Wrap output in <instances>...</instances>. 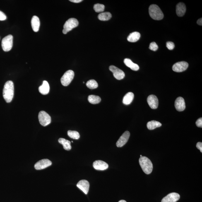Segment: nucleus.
I'll return each mask as SVG.
<instances>
[{
    "label": "nucleus",
    "mask_w": 202,
    "mask_h": 202,
    "mask_svg": "<svg viewBox=\"0 0 202 202\" xmlns=\"http://www.w3.org/2000/svg\"><path fill=\"white\" fill-rule=\"evenodd\" d=\"M109 68L110 71L113 73L114 77L116 79L121 80L124 78L125 73L122 70L113 65H111L109 67Z\"/></svg>",
    "instance_id": "6e6552de"
},
{
    "label": "nucleus",
    "mask_w": 202,
    "mask_h": 202,
    "mask_svg": "<svg viewBox=\"0 0 202 202\" xmlns=\"http://www.w3.org/2000/svg\"><path fill=\"white\" fill-rule=\"evenodd\" d=\"M147 102L149 105L152 109H156L158 107V100L155 95H151L149 96L147 99Z\"/></svg>",
    "instance_id": "ddd939ff"
},
{
    "label": "nucleus",
    "mask_w": 202,
    "mask_h": 202,
    "mask_svg": "<svg viewBox=\"0 0 202 202\" xmlns=\"http://www.w3.org/2000/svg\"><path fill=\"white\" fill-rule=\"evenodd\" d=\"M52 164L51 161L47 159H43L39 161L35 165V168L37 170H40L49 167Z\"/></svg>",
    "instance_id": "9d476101"
},
{
    "label": "nucleus",
    "mask_w": 202,
    "mask_h": 202,
    "mask_svg": "<svg viewBox=\"0 0 202 202\" xmlns=\"http://www.w3.org/2000/svg\"><path fill=\"white\" fill-rule=\"evenodd\" d=\"M3 95V98L7 103L11 102L14 95V85L13 81L9 80L5 84Z\"/></svg>",
    "instance_id": "f257e3e1"
},
{
    "label": "nucleus",
    "mask_w": 202,
    "mask_h": 202,
    "mask_svg": "<svg viewBox=\"0 0 202 202\" xmlns=\"http://www.w3.org/2000/svg\"><path fill=\"white\" fill-rule=\"evenodd\" d=\"M68 136L73 139L77 140L80 138V135L78 132L69 130L68 132Z\"/></svg>",
    "instance_id": "cd10ccee"
},
{
    "label": "nucleus",
    "mask_w": 202,
    "mask_h": 202,
    "mask_svg": "<svg viewBox=\"0 0 202 202\" xmlns=\"http://www.w3.org/2000/svg\"><path fill=\"white\" fill-rule=\"evenodd\" d=\"M76 186L85 194H87L90 188V184L88 181L85 180H82L79 181Z\"/></svg>",
    "instance_id": "4468645a"
},
{
    "label": "nucleus",
    "mask_w": 202,
    "mask_h": 202,
    "mask_svg": "<svg viewBox=\"0 0 202 202\" xmlns=\"http://www.w3.org/2000/svg\"><path fill=\"white\" fill-rule=\"evenodd\" d=\"M140 37V34L139 32H135L130 34L127 37L128 41L135 42L139 40Z\"/></svg>",
    "instance_id": "4be33fe9"
},
{
    "label": "nucleus",
    "mask_w": 202,
    "mask_h": 202,
    "mask_svg": "<svg viewBox=\"0 0 202 202\" xmlns=\"http://www.w3.org/2000/svg\"><path fill=\"white\" fill-rule=\"evenodd\" d=\"M58 141L60 143L63 145V148L65 150H71V142L69 140L64 138H60Z\"/></svg>",
    "instance_id": "5701e85b"
},
{
    "label": "nucleus",
    "mask_w": 202,
    "mask_h": 202,
    "mask_svg": "<svg viewBox=\"0 0 202 202\" xmlns=\"http://www.w3.org/2000/svg\"><path fill=\"white\" fill-rule=\"evenodd\" d=\"M38 119L40 124L45 126L50 124L51 122V118L49 115L44 111L39 112Z\"/></svg>",
    "instance_id": "0eeeda50"
},
{
    "label": "nucleus",
    "mask_w": 202,
    "mask_h": 202,
    "mask_svg": "<svg viewBox=\"0 0 202 202\" xmlns=\"http://www.w3.org/2000/svg\"><path fill=\"white\" fill-rule=\"evenodd\" d=\"M134 95L132 92H128L124 96L123 99V103L126 105H128L131 103L134 99Z\"/></svg>",
    "instance_id": "412c9836"
},
{
    "label": "nucleus",
    "mask_w": 202,
    "mask_h": 202,
    "mask_svg": "<svg viewBox=\"0 0 202 202\" xmlns=\"http://www.w3.org/2000/svg\"><path fill=\"white\" fill-rule=\"evenodd\" d=\"M140 157H142V155H140Z\"/></svg>",
    "instance_id": "4c0bfd02"
},
{
    "label": "nucleus",
    "mask_w": 202,
    "mask_h": 202,
    "mask_svg": "<svg viewBox=\"0 0 202 202\" xmlns=\"http://www.w3.org/2000/svg\"><path fill=\"white\" fill-rule=\"evenodd\" d=\"M50 87L48 82L44 80L43 84L39 88V92L43 95H47L49 93Z\"/></svg>",
    "instance_id": "a211bd4d"
},
{
    "label": "nucleus",
    "mask_w": 202,
    "mask_h": 202,
    "mask_svg": "<svg viewBox=\"0 0 202 202\" xmlns=\"http://www.w3.org/2000/svg\"><path fill=\"white\" fill-rule=\"evenodd\" d=\"M197 24H198V25H202V18H200L199 19H198L197 20Z\"/></svg>",
    "instance_id": "c9c22d12"
},
{
    "label": "nucleus",
    "mask_w": 202,
    "mask_h": 202,
    "mask_svg": "<svg viewBox=\"0 0 202 202\" xmlns=\"http://www.w3.org/2000/svg\"><path fill=\"white\" fill-rule=\"evenodd\" d=\"M196 147L197 148L200 150V152L202 153V143L201 142H199L196 144Z\"/></svg>",
    "instance_id": "72a5a7b5"
},
{
    "label": "nucleus",
    "mask_w": 202,
    "mask_h": 202,
    "mask_svg": "<svg viewBox=\"0 0 202 202\" xmlns=\"http://www.w3.org/2000/svg\"><path fill=\"white\" fill-rule=\"evenodd\" d=\"M112 17V15L109 12H104L98 15V18L101 21H107Z\"/></svg>",
    "instance_id": "393cba45"
},
{
    "label": "nucleus",
    "mask_w": 202,
    "mask_h": 202,
    "mask_svg": "<svg viewBox=\"0 0 202 202\" xmlns=\"http://www.w3.org/2000/svg\"><path fill=\"white\" fill-rule=\"evenodd\" d=\"M70 1L75 3H78L81 2L82 1H83V0H70Z\"/></svg>",
    "instance_id": "f704fd0d"
},
{
    "label": "nucleus",
    "mask_w": 202,
    "mask_h": 202,
    "mask_svg": "<svg viewBox=\"0 0 202 202\" xmlns=\"http://www.w3.org/2000/svg\"><path fill=\"white\" fill-rule=\"evenodd\" d=\"M88 102L92 104H98L101 102V99L98 96L91 95L88 97Z\"/></svg>",
    "instance_id": "a878e982"
},
{
    "label": "nucleus",
    "mask_w": 202,
    "mask_h": 202,
    "mask_svg": "<svg viewBox=\"0 0 202 202\" xmlns=\"http://www.w3.org/2000/svg\"><path fill=\"white\" fill-rule=\"evenodd\" d=\"M140 165L143 172L147 174H149L152 172L153 169V164L148 157H142L139 160Z\"/></svg>",
    "instance_id": "f03ea898"
},
{
    "label": "nucleus",
    "mask_w": 202,
    "mask_h": 202,
    "mask_svg": "<svg viewBox=\"0 0 202 202\" xmlns=\"http://www.w3.org/2000/svg\"><path fill=\"white\" fill-rule=\"evenodd\" d=\"M161 126L162 124L160 122L155 121H149L147 124V128L150 130L155 129L156 128L160 127Z\"/></svg>",
    "instance_id": "b1692460"
},
{
    "label": "nucleus",
    "mask_w": 202,
    "mask_h": 202,
    "mask_svg": "<svg viewBox=\"0 0 202 202\" xmlns=\"http://www.w3.org/2000/svg\"><path fill=\"white\" fill-rule=\"evenodd\" d=\"M104 5L99 3L95 5L94 6V9L97 13H102L104 11Z\"/></svg>",
    "instance_id": "c85d7f7f"
},
{
    "label": "nucleus",
    "mask_w": 202,
    "mask_h": 202,
    "mask_svg": "<svg viewBox=\"0 0 202 202\" xmlns=\"http://www.w3.org/2000/svg\"><path fill=\"white\" fill-rule=\"evenodd\" d=\"M74 72L72 70L67 71L61 79V83L64 86H67L71 83L74 77Z\"/></svg>",
    "instance_id": "423d86ee"
},
{
    "label": "nucleus",
    "mask_w": 202,
    "mask_h": 202,
    "mask_svg": "<svg viewBox=\"0 0 202 202\" xmlns=\"http://www.w3.org/2000/svg\"><path fill=\"white\" fill-rule=\"evenodd\" d=\"M130 136V133L126 131L123 133L116 142V146L118 147H122L127 142Z\"/></svg>",
    "instance_id": "9b49d317"
},
{
    "label": "nucleus",
    "mask_w": 202,
    "mask_h": 202,
    "mask_svg": "<svg viewBox=\"0 0 202 202\" xmlns=\"http://www.w3.org/2000/svg\"><path fill=\"white\" fill-rule=\"evenodd\" d=\"M118 202H126L125 200H121L120 201H119Z\"/></svg>",
    "instance_id": "e433bc0d"
},
{
    "label": "nucleus",
    "mask_w": 202,
    "mask_h": 202,
    "mask_svg": "<svg viewBox=\"0 0 202 202\" xmlns=\"http://www.w3.org/2000/svg\"><path fill=\"white\" fill-rule=\"evenodd\" d=\"M149 49L153 51H156L158 49V46L155 42H152L150 44Z\"/></svg>",
    "instance_id": "c756f323"
},
{
    "label": "nucleus",
    "mask_w": 202,
    "mask_h": 202,
    "mask_svg": "<svg viewBox=\"0 0 202 202\" xmlns=\"http://www.w3.org/2000/svg\"><path fill=\"white\" fill-rule=\"evenodd\" d=\"M32 28L35 32H38L40 25V20L37 16H33L31 20Z\"/></svg>",
    "instance_id": "6ab92c4d"
},
{
    "label": "nucleus",
    "mask_w": 202,
    "mask_h": 202,
    "mask_svg": "<svg viewBox=\"0 0 202 202\" xmlns=\"http://www.w3.org/2000/svg\"><path fill=\"white\" fill-rule=\"evenodd\" d=\"M180 198V196L178 193L173 192L168 195L162 200L161 202H176Z\"/></svg>",
    "instance_id": "f8f14e48"
},
{
    "label": "nucleus",
    "mask_w": 202,
    "mask_h": 202,
    "mask_svg": "<svg viewBox=\"0 0 202 202\" xmlns=\"http://www.w3.org/2000/svg\"><path fill=\"white\" fill-rule=\"evenodd\" d=\"M186 11L185 5L182 2H180L176 6V12L179 17H182L185 15Z\"/></svg>",
    "instance_id": "f3484780"
},
{
    "label": "nucleus",
    "mask_w": 202,
    "mask_h": 202,
    "mask_svg": "<svg viewBox=\"0 0 202 202\" xmlns=\"http://www.w3.org/2000/svg\"><path fill=\"white\" fill-rule=\"evenodd\" d=\"M174 105L176 110L179 112L184 111L186 108L185 103L184 99L181 97H178L176 99Z\"/></svg>",
    "instance_id": "2eb2a0df"
},
{
    "label": "nucleus",
    "mask_w": 202,
    "mask_h": 202,
    "mask_svg": "<svg viewBox=\"0 0 202 202\" xmlns=\"http://www.w3.org/2000/svg\"><path fill=\"white\" fill-rule=\"evenodd\" d=\"M149 12L150 16L153 20H160L164 17V14L161 10L156 5H151L149 7Z\"/></svg>",
    "instance_id": "7ed1b4c3"
},
{
    "label": "nucleus",
    "mask_w": 202,
    "mask_h": 202,
    "mask_svg": "<svg viewBox=\"0 0 202 202\" xmlns=\"http://www.w3.org/2000/svg\"><path fill=\"white\" fill-rule=\"evenodd\" d=\"M189 66V64L186 61H180L175 63L173 66V70L177 72H181L186 71Z\"/></svg>",
    "instance_id": "1a4fd4ad"
},
{
    "label": "nucleus",
    "mask_w": 202,
    "mask_h": 202,
    "mask_svg": "<svg viewBox=\"0 0 202 202\" xmlns=\"http://www.w3.org/2000/svg\"><path fill=\"white\" fill-rule=\"evenodd\" d=\"M13 36L9 35L6 36L2 41V47L3 50L8 52L11 50L13 46Z\"/></svg>",
    "instance_id": "39448f33"
},
{
    "label": "nucleus",
    "mask_w": 202,
    "mask_h": 202,
    "mask_svg": "<svg viewBox=\"0 0 202 202\" xmlns=\"http://www.w3.org/2000/svg\"><path fill=\"white\" fill-rule=\"evenodd\" d=\"M86 85L88 88L91 89H94L98 87V83L95 80H88L86 83Z\"/></svg>",
    "instance_id": "bb28decb"
},
{
    "label": "nucleus",
    "mask_w": 202,
    "mask_h": 202,
    "mask_svg": "<svg viewBox=\"0 0 202 202\" xmlns=\"http://www.w3.org/2000/svg\"><path fill=\"white\" fill-rule=\"evenodd\" d=\"M196 126L198 127L202 128V118H200L198 119L196 121Z\"/></svg>",
    "instance_id": "473e14b6"
},
{
    "label": "nucleus",
    "mask_w": 202,
    "mask_h": 202,
    "mask_svg": "<svg viewBox=\"0 0 202 202\" xmlns=\"http://www.w3.org/2000/svg\"><path fill=\"white\" fill-rule=\"evenodd\" d=\"M79 22L76 18H71L68 20L65 23L63 26V33L66 34L68 32L71 31L73 29L75 28L78 26Z\"/></svg>",
    "instance_id": "20e7f679"
},
{
    "label": "nucleus",
    "mask_w": 202,
    "mask_h": 202,
    "mask_svg": "<svg viewBox=\"0 0 202 202\" xmlns=\"http://www.w3.org/2000/svg\"><path fill=\"white\" fill-rule=\"evenodd\" d=\"M124 63L126 66L131 68L134 71H138L139 69V67L138 64L133 63L130 59H125L124 60Z\"/></svg>",
    "instance_id": "aec40b11"
},
{
    "label": "nucleus",
    "mask_w": 202,
    "mask_h": 202,
    "mask_svg": "<svg viewBox=\"0 0 202 202\" xmlns=\"http://www.w3.org/2000/svg\"><path fill=\"white\" fill-rule=\"evenodd\" d=\"M166 47L169 50H172L175 47L173 42H168L166 43Z\"/></svg>",
    "instance_id": "7c9ffc66"
},
{
    "label": "nucleus",
    "mask_w": 202,
    "mask_h": 202,
    "mask_svg": "<svg viewBox=\"0 0 202 202\" xmlns=\"http://www.w3.org/2000/svg\"><path fill=\"white\" fill-rule=\"evenodd\" d=\"M93 166L95 169L98 170H104L109 167L108 164L101 160H97L93 162Z\"/></svg>",
    "instance_id": "dca6fc26"
},
{
    "label": "nucleus",
    "mask_w": 202,
    "mask_h": 202,
    "mask_svg": "<svg viewBox=\"0 0 202 202\" xmlns=\"http://www.w3.org/2000/svg\"><path fill=\"white\" fill-rule=\"evenodd\" d=\"M6 19V14L2 11H0V20L3 21Z\"/></svg>",
    "instance_id": "2f4dec72"
}]
</instances>
